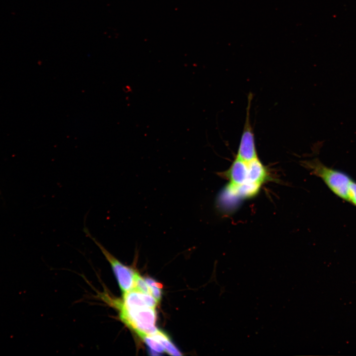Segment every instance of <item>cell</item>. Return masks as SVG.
<instances>
[{
  "instance_id": "obj_1",
  "label": "cell",
  "mask_w": 356,
  "mask_h": 356,
  "mask_svg": "<svg viewBox=\"0 0 356 356\" xmlns=\"http://www.w3.org/2000/svg\"><path fill=\"white\" fill-rule=\"evenodd\" d=\"M108 301L118 310L122 322L141 338L158 331L155 325L157 314L155 309L147 306L126 305L119 299L110 298Z\"/></svg>"
},
{
  "instance_id": "obj_2",
  "label": "cell",
  "mask_w": 356,
  "mask_h": 356,
  "mask_svg": "<svg viewBox=\"0 0 356 356\" xmlns=\"http://www.w3.org/2000/svg\"><path fill=\"white\" fill-rule=\"evenodd\" d=\"M304 164L312 174L320 178L334 194L348 201L349 186L352 179L347 174L329 168L316 159L305 161Z\"/></svg>"
},
{
  "instance_id": "obj_3",
  "label": "cell",
  "mask_w": 356,
  "mask_h": 356,
  "mask_svg": "<svg viewBox=\"0 0 356 356\" xmlns=\"http://www.w3.org/2000/svg\"><path fill=\"white\" fill-rule=\"evenodd\" d=\"M83 230L99 248L110 264L122 292L124 293L134 289L138 273L133 268L124 265L117 260L99 242L91 235L87 227H85Z\"/></svg>"
},
{
  "instance_id": "obj_4",
  "label": "cell",
  "mask_w": 356,
  "mask_h": 356,
  "mask_svg": "<svg viewBox=\"0 0 356 356\" xmlns=\"http://www.w3.org/2000/svg\"><path fill=\"white\" fill-rule=\"evenodd\" d=\"M252 96L251 94L248 95L245 121L236 156V158L245 162H249L258 157L255 135L250 122Z\"/></svg>"
},
{
  "instance_id": "obj_5",
  "label": "cell",
  "mask_w": 356,
  "mask_h": 356,
  "mask_svg": "<svg viewBox=\"0 0 356 356\" xmlns=\"http://www.w3.org/2000/svg\"><path fill=\"white\" fill-rule=\"evenodd\" d=\"M220 175L227 179L228 182L227 184L231 186H239L249 184H257L252 183L250 180L248 162L236 157L235 158L229 168Z\"/></svg>"
},
{
  "instance_id": "obj_6",
  "label": "cell",
  "mask_w": 356,
  "mask_h": 356,
  "mask_svg": "<svg viewBox=\"0 0 356 356\" xmlns=\"http://www.w3.org/2000/svg\"><path fill=\"white\" fill-rule=\"evenodd\" d=\"M152 337L159 341L163 346L165 352L172 356H181L182 354L172 342L167 335L158 330L155 334L150 335Z\"/></svg>"
},
{
  "instance_id": "obj_7",
  "label": "cell",
  "mask_w": 356,
  "mask_h": 356,
  "mask_svg": "<svg viewBox=\"0 0 356 356\" xmlns=\"http://www.w3.org/2000/svg\"><path fill=\"white\" fill-rule=\"evenodd\" d=\"M149 350L155 351L160 355L165 352L164 348L161 344L150 336H146L142 338Z\"/></svg>"
},
{
  "instance_id": "obj_8",
  "label": "cell",
  "mask_w": 356,
  "mask_h": 356,
  "mask_svg": "<svg viewBox=\"0 0 356 356\" xmlns=\"http://www.w3.org/2000/svg\"><path fill=\"white\" fill-rule=\"evenodd\" d=\"M135 289L136 290L146 294H151L150 288L143 279L138 274L136 277L135 281Z\"/></svg>"
},
{
  "instance_id": "obj_9",
  "label": "cell",
  "mask_w": 356,
  "mask_h": 356,
  "mask_svg": "<svg viewBox=\"0 0 356 356\" xmlns=\"http://www.w3.org/2000/svg\"><path fill=\"white\" fill-rule=\"evenodd\" d=\"M348 201L356 206V182L352 180L348 192Z\"/></svg>"
},
{
  "instance_id": "obj_10",
  "label": "cell",
  "mask_w": 356,
  "mask_h": 356,
  "mask_svg": "<svg viewBox=\"0 0 356 356\" xmlns=\"http://www.w3.org/2000/svg\"><path fill=\"white\" fill-rule=\"evenodd\" d=\"M151 292V295H152L158 302L160 301L162 298V291L161 288L148 285Z\"/></svg>"
},
{
  "instance_id": "obj_11",
  "label": "cell",
  "mask_w": 356,
  "mask_h": 356,
  "mask_svg": "<svg viewBox=\"0 0 356 356\" xmlns=\"http://www.w3.org/2000/svg\"><path fill=\"white\" fill-rule=\"evenodd\" d=\"M144 279L148 285L155 286L161 289L163 287V285L162 284L156 282L151 278L145 277Z\"/></svg>"
}]
</instances>
